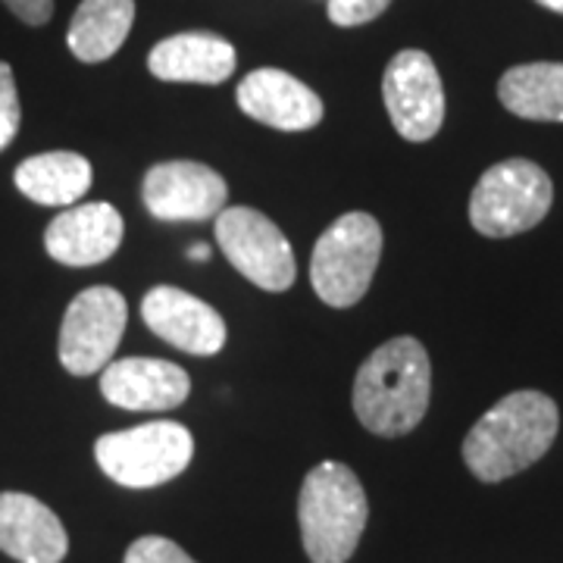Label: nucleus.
Here are the masks:
<instances>
[{"mask_svg":"<svg viewBox=\"0 0 563 563\" xmlns=\"http://www.w3.org/2000/svg\"><path fill=\"white\" fill-rule=\"evenodd\" d=\"M432 398V363L417 339L398 335L379 344L354 379V413L373 435L413 432Z\"/></svg>","mask_w":563,"mask_h":563,"instance_id":"nucleus-1","label":"nucleus"},{"mask_svg":"<svg viewBox=\"0 0 563 563\" xmlns=\"http://www.w3.org/2000/svg\"><path fill=\"white\" fill-rule=\"evenodd\" d=\"M561 413L542 391H514L463 439V461L483 483H501L542 461L558 439Z\"/></svg>","mask_w":563,"mask_h":563,"instance_id":"nucleus-2","label":"nucleus"},{"mask_svg":"<svg viewBox=\"0 0 563 563\" xmlns=\"http://www.w3.org/2000/svg\"><path fill=\"white\" fill-rule=\"evenodd\" d=\"M369 504L351 466L325 461L301 485L298 523L307 558L313 563H347L361 544Z\"/></svg>","mask_w":563,"mask_h":563,"instance_id":"nucleus-3","label":"nucleus"},{"mask_svg":"<svg viewBox=\"0 0 563 563\" xmlns=\"http://www.w3.org/2000/svg\"><path fill=\"white\" fill-rule=\"evenodd\" d=\"M383 257V225L369 213H344L320 235L310 257V282L322 303L354 307L369 291Z\"/></svg>","mask_w":563,"mask_h":563,"instance_id":"nucleus-4","label":"nucleus"},{"mask_svg":"<svg viewBox=\"0 0 563 563\" xmlns=\"http://www.w3.org/2000/svg\"><path fill=\"white\" fill-rule=\"evenodd\" d=\"M554 201V185L539 163L504 161L485 169L470 198V222L485 239H510L536 229Z\"/></svg>","mask_w":563,"mask_h":563,"instance_id":"nucleus-5","label":"nucleus"},{"mask_svg":"<svg viewBox=\"0 0 563 563\" xmlns=\"http://www.w3.org/2000/svg\"><path fill=\"white\" fill-rule=\"evenodd\" d=\"M95 457L117 485L154 488L188 470L195 457V439L181 422L154 420L101 435L95 444Z\"/></svg>","mask_w":563,"mask_h":563,"instance_id":"nucleus-6","label":"nucleus"},{"mask_svg":"<svg viewBox=\"0 0 563 563\" xmlns=\"http://www.w3.org/2000/svg\"><path fill=\"white\" fill-rule=\"evenodd\" d=\"M217 244L225 261L263 291H285L298 279L288 239L254 207H225L217 217Z\"/></svg>","mask_w":563,"mask_h":563,"instance_id":"nucleus-7","label":"nucleus"},{"mask_svg":"<svg viewBox=\"0 0 563 563\" xmlns=\"http://www.w3.org/2000/svg\"><path fill=\"white\" fill-rule=\"evenodd\" d=\"M129 303L117 288H85L66 307L60 325V363L73 376L101 373L113 361L125 332Z\"/></svg>","mask_w":563,"mask_h":563,"instance_id":"nucleus-8","label":"nucleus"},{"mask_svg":"<svg viewBox=\"0 0 563 563\" xmlns=\"http://www.w3.org/2000/svg\"><path fill=\"white\" fill-rule=\"evenodd\" d=\"M383 101L404 141H429L444 122L442 76L426 51H401L385 66Z\"/></svg>","mask_w":563,"mask_h":563,"instance_id":"nucleus-9","label":"nucleus"},{"mask_svg":"<svg viewBox=\"0 0 563 563\" xmlns=\"http://www.w3.org/2000/svg\"><path fill=\"white\" fill-rule=\"evenodd\" d=\"M229 188L217 169L195 161H166L151 166L141 181V201L151 217L166 222H203L225 210Z\"/></svg>","mask_w":563,"mask_h":563,"instance_id":"nucleus-10","label":"nucleus"},{"mask_svg":"<svg viewBox=\"0 0 563 563\" xmlns=\"http://www.w3.org/2000/svg\"><path fill=\"white\" fill-rule=\"evenodd\" d=\"M141 317L154 335L195 357H213L225 344V320L220 313L173 285L151 288L141 301Z\"/></svg>","mask_w":563,"mask_h":563,"instance_id":"nucleus-11","label":"nucleus"},{"mask_svg":"<svg viewBox=\"0 0 563 563\" xmlns=\"http://www.w3.org/2000/svg\"><path fill=\"white\" fill-rule=\"evenodd\" d=\"M235 101L251 120L279 132H307L322 120L320 95L285 69L247 73L235 91Z\"/></svg>","mask_w":563,"mask_h":563,"instance_id":"nucleus-12","label":"nucleus"},{"mask_svg":"<svg viewBox=\"0 0 563 563\" xmlns=\"http://www.w3.org/2000/svg\"><path fill=\"white\" fill-rule=\"evenodd\" d=\"M120 210L110 203H81L54 217L44 232L47 254L63 266H98L110 261L122 244Z\"/></svg>","mask_w":563,"mask_h":563,"instance_id":"nucleus-13","label":"nucleus"},{"mask_svg":"<svg viewBox=\"0 0 563 563\" xmlns=\"http://www.w3.org/2000/svg\"><path fill=\"white\" fill-rule=\"evenodd\" d=\"M101 391L107 401L122 410H173L188 398L191 379L179 363L122 357L101 369Z\"/></svg>","mask_w":563,"mask_h":563,"instance_id":"nucleus-14","label":"nucleus"},{"mask_svg":"<svg viewBox=\"0 0 563 563\" xmlns=\"http://www.w3.org/2000/svg\"><path fill=\"white\" fill-rule=\"evenodd\" d=\"M0 551L20 563H60L69 551V536L47 504L22 492H3Z\"/></svg>","mask_w":563,"mask_h":563,"instance_id":"nucleus-15","label":"nucleus"},{"mask_svg":"<svg viewBox=\"0 0 563 563\" xmlns=\"http://www.w3.org/2000/svg\"><path fill=\"white\" fill-rule=\"evenodd\" d=\"M235 47L213 32H181L163 38L151 57L147 69L161 81H188V85H220L235 73Z\"/></svg>","mask_w":563,"mask_h":563,"instance_id":"nucleus-16","label":"nucleus"},{"mask_svg":"<svg viewBox=\"0 0 563 563\" xmlns=\"http://www.w3.org/2000/svg\"><path fill=\"white\" fill-rule=\"evenodd\" d=\"M91 163L73 151H47L16 166V188L44 207H73L91 188Z\"/></svg>","mask_w":563,"mask_h":563,"instance_id":"nucleus-17","label":"nucleus"},{"mask_svg":"<svg viewBox=\"0 0 563 563\" xmlns=\"http://www.w3.org/2000/svg\"><path fill=\"white\" fill-rule=\"evenodd\" d=\"M135 22V0H81L69 22L66 44L81 63L110 60L129 38Z\"/></svg>","mask_w":563,"mask_h":563,"instance_id":"nucleus-18","label":"nucleus"},{"mask_svg":"<svg viewBox=\"0 0 563 563\" xmlns=\"http://www.w3.org/2000/svg\"><path fill=\"white\" fill-rule=\"evenodd\" d=\"M498 98L520 120L563 122V63H523L498 81Z\"/></svg>","mask_w":563,"mask_h":563,"instance_id":"nucleus-19","label":"nucleus"},{"mask_svg":"<svg viewBox=\"0 0 563 563\" xmlns=\"http://www.w3.org/2000/svg\"><path fill=\"white\" fill-rule=\"evenodd\" d=\"M20 122L22 107L20 91H16V76H13L10 63L0 60V154L20 135Z\"/></svg>","mask_w":563,"mask_h":563,"instance_id":"nucleus-20","label":"nucleus"},{"mask_svg":"<svg viewBox=\"0 0 563 563\" xmlns=\"http://www.w3.org/2000/svg\"><path fill=\"white\" fill-rule=\"evenodd\" d=\"M125 563H198L195 558H188L179 544L163 536H141L129 544L125 551Z\"/></svg>","mask_w":563,"mask_h":563,"instance_id":"nucleus-21","label":"nucleus"},{"mask_svg":"<svg viewBox=\"0 0 563 563\" xmlns=\"http://www.w3.org/2000/svg\"><path fill=\"white\" fill-rule=\"evenodd\" d=\"M391 0H329V20L342 29L379 20Z\"/></svg>","mask_w":563,"mask_h":563,"instance_id":"nucleus-22","label":"nucleus"},{"mask_svg":"<svg viewBox=\"0 0 563 563\" xmlns=\"http://www.w3.org/2000/svg\"><path fill=\"white\" fill-rule=\"evenodd\" d=\"M3 3L25 25H44L54 16V0H3Z\"/></svg>","mask_w":563,"mask_h":563,"instance_id":"nucleus-23","label":"nucleus"},{"mask_svg":"<svg viewBox=\"0 0 563 563\" xmlns=\"http://www.w3.org/2000/svg\"><path fill=\"white\" fill-rule=\"evenodd\" d=\"M188 257H191V261H207V257H210V247H207V244H195V247L188 251Z\"/></svg>","mask_w":563,"mask_h":563,"instance_id":"nucleus-24","label":"nucleus"},{"mask_svg":"<svg viewBox=\"0 0 563 563\" xmlns=\"http://www.w3.org/2000/svg\"><path fill=\"white\" fill-rule=\"evenodd\" d=\"M536 3H542L544 10H551V13H563V0H536Z\"/></svg>","mask_w":563,"mask_h":563,"instance_id":"nucleus-25","label":"nucleus"}]
</instances>
